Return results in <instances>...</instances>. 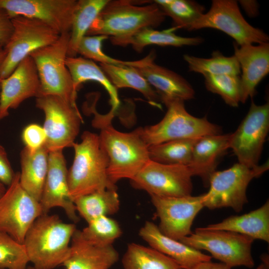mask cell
I'll list each match as a JSON object with an SVG mask.
<instances>
[{
	"instance_id": "obj_1",
	"label": "cell",
	"mask_w": 269,
	"mask_h": 269,
	"mask_svg": "<svg viewBox=\"0 0 269 269\" xmlns=\"http://www.w3.org/2000/svg\"><path fill=\"white\" fill-rule=\"evenodd\" d=\"M99 94L88 95L83 104L86 113L94 115L93 127L100 130V142L109 159L107 174L114 184L123 179H133L150 160L148 146L141 138L137 129L130 133L117 130L112 125L116 112L110 110L106 114L96 109Z\"/></svg>"
},
{
	"instance_id": "obj_2",
	"label": "cell",
	"mask_w": 269,
	"mask_h": 269,
	"mask_svg": "<svg viewBox=\"0 0 269 269\" xmlns=\"http://www.w3.org/2000/svg\"><path fill=\"white\" fill-rule=\"evenodd\" d=\"M75 224L57 215L42 214L28 230L23 242L29 262L35 269H54L68 258Z\"/></svg>"
},
{
	"instance_id": "obj_3",
	"label": "cell",
	"mask_w": 269,
	"mask_h": 269,
	"mask_svg": "<svg viewBox=\"0 0 269 269\" xmlns=\"http://www.w3.org/2000/svg\"><path fill=\"white\" fill-rule=\"evenodd\" d=\"M79 143L74 142V157L68 170L70 194L72 200L96 191L116 190L107 174L109 159L99 134L85 131Z\"/></svg>"
},
{
	"instance_id": "obj_4",
	"label": "cell",
	"mask_w": 269,
	"mask_h": 269,
	"mask_svg": "<svg viewBox=\"0 0 269 269\" xmlns=\"http://www.w3.org/2000/svg\"><path fill=\"white\" fill-rule=\"evenodd\" d=\"M165 16L154 2L139 6L129 0H109L86 35L123 37L145 27H157L164 21Z\"/></svg>"
},
{
	"instance_id": "obj_5",
	"label": "cell",
	"mask_w": 269,
	"mask_h": 269,
	"mask_svg": "<svg viewBox=\"0 0 269 269\" xmlns=\"http://www.w3.org/2000/svg\"><path fill=\"white\" fill-rule=\"evenodd\" d=\"M184 102L175 100L165 104L167 112L159 122L137 128L148 147L171 140L222 134L220 127L209 122L206 117L197 118L190 114Z\"/></svg>"
},
{
	"instance_id": "obj_6",
	"label": "cell",
	"mask_w": 269,
	"mask_h": 269,
	"mask_svg": "<svg viewBox=\"0 0 269 269\" xmlns=\"http://www.w3.org/2000/svg\"><path fill=\"white\" fill-rule=\"evenodd\" d=\"M70 37V32L60 34L55 42L34 50L29 56L37 69L40 96H57L77 105V91L65 63Z\"/></svg>"
},
{
	"instance_id": "obj_7",
	"label": "cell",
	"mask_w": 269,
	"mask_h": 269,
	"mask_svg": "<svg viewBox=\"0 0 269 269\" xmlns=\"http://www.w3.org/2000/svg\"><path fill=\"white\" fill-rule=\"evenodd\" d=\"M269 168V161L251 168L239 162L223 170L215 171L209 180V190L203 194L204 207L209 209L232 208L241 211L248 202L246 191L251 181Z\"/></svg>"
},
{
	"instance_id": "obj_8",
	"label": "cell",
	"mask_w": 269,
	"mask_h": 269,
	"mask_svg": "<svg viewBox=\"0 0 269 269\" xmlns=\"http://www.w3.org/2000/svg\"><path fill=\"white\" fill-rule=\"evenodd\" d=\"M254 241L242 234L206 227L198 228L194 233L179 240L196 250L207 251L231 268L243 266L249 268L255 264L251 253Z\"/></svg>"
},
{
	"instance_id": "obj_9",
	"label": "cell",
	"mask_w": 269,
	"mask_h": 269,
	"mask_svg": "<svg viewBox=\"0 0 269 269\" xmlns=\"http://www.w3.org/2000/svg\"><path fill=\"white\" fill-rule=\"evenodd\" d=\"M35 106L44 114V146L48 151L72 147L83 122L77 105L57 96L42 95L36 98Z\"/></svg>"
},
{
	"instance_id": "obj_10",
	"label": "cell",
	"mask_w": 269,
	"mask_h": 269,
	"mask_svg": "<svg viewBox=\"0 0 269 269\" xmlns=\"http://www.w3.org/2000/svg\"><path fill=\"white\" fill-rule=\"evenodd\" d=\"M14 31L4 48L6 55L0 67V80L8 77L18 64L34 50L55 42L60 34L45 22L17 16L12 18Z\"/></svg>"
},
{
	"instance_id": "obj_11",
	"label": "cell",
	"mask_w": 269,
	"mask_h": 269,
	"mask_svg": "<svg viewBox=\"0 0 269 269\" xmlns=\"http://www.w3.org/2000/svg\"><path fill=\"white\" fill-rule=\"evenodd\" d=\"M211 28L233 38L238 46L269 42L268 35L250 24L233 0H213L209 11L191 24L188 30Z\"/></svg>"
},
{
	"instance_id": "obj_12",
	"label": "cell",
	"mask_w": 269,
	"mask_h": 269,
	"mask_svg": "<svg viewBox=\"0 0 269 269\" xmlns=\"http://www.w3.org/2000/svg\"><path fill=\"white\" fill-rule=\"evenodd\" d=\"M20 172L0 198V231L23 243L34 221L42 214L40 202L25 191L19 183Z\"/></svg>"
},
{
	"instance_id": "obj_13",
	"label": "cell",
	"mask_w": 269,
	"mask_h": 269,
	"mask_svg": "<svg viewBox=\"0 0 269 269\" xmlns=\"http://www.w3.org/2000/svg\"><path fill=\"white\" fill-rule=\"evenodd\" d=\"M193 176L187 165H170L149 160L130 180L132 186L151 196L179 197L191 195Z\"/></svg>"
},
{
	"instance_id": "obj_14",
	"label": "cell",
	"mask_w": 269,
	"mask_h": 269,
	"mask_svg": "<svg viewBox=\"0 0 269 269\" xmlns=\"http://www.w3.org/2000/svg\"><path fill=\"white\" fill-rule=\"evenodd\" d=\"M269 130V102L257 105L252 101L247 115L230 134L229 148L238 162L251 168L259 165Z\"/></svg>"
},
{
	"instance_id": "obj_15",
	"label": "cell",
	"mask_w": 269,
	"mask_h": 269,
	"mask_svg": "<svg viewBox=\"0 0 269 269\" xmlns=\"http://www.w3.org/2000/svg\"><path fill=\"white\" fill-rule=\"evenodd\" d=\"M160 223L158 226L164 235L179 241L190 235L197 214L203 208V194L179 197L151 196Z\"/></svg>"
},
{
	"instance_id": "obj_16",
	"label": "cell",
	"mask_w": 269,
	"mask_h": 269,
	"mask_svg": "<svg viewBox=\"0 0 269 269\" xmlns=\"http://www.w3.org/2000/svg\"><path fill=\"white\" fill-rule=\"evenodd\" d=\"M76 0H0V7L12 18L23 16L40 20L60 34L70 33Z\"/></svg>"
},
{
	"instance_id": "obj_17",
	"label": "cell",
	"mask_w": 269,
	"mask_h": 269,
	"mask_svg": "<svg viewBox=\"0 0 269 269\" xmlns=\"http://www.w3.org/2000/svg\"><path fill=\"white\" fill-rule=\"evenodd\" d=\"M155 57L152 50L141 59L125 61V65L134 68L147 81L164 105L194 98L195 92L191 85L180 75L156 64Z\"/></svg>"
},
{
	"instance_id": "obj_18",
	"label": "cell",
	"mask_w": 269,
	"mask_h": 269,
	"mask_svg": "<svg viewBox=\"0 0 269 269\" xmlns=\"http://www.w3.org/2000/svg\"><path fill=\"white\" fill-rule=\"evenodd\" d=\"M68 170L62 150L49 151L47 176L39 201L42 214L54 207L62 208L74 223L79 221L69 191Z\"/></svg>"
},
{
	"instance_id": "obj_19",
	"label": "cell",
	"mask_w": 269,
	"mask_h": 269,
	"mask_svg": "<svg viewBox=\"0 0 269 269\" xmlns=\"http://www.w3.org/2000/svg\"><path fill=\"white\" fill-rule=\"evenodd\" d=\"M0 120L24 100L40 96V82L36 65L28 56L6 78L0 80Z\"/></svg>"
},
{
	"instance_id": "obj_20",
	"label": "cell",
	"mask_w": 269,
	"mask_h": 269,
	"mask_svg": "<svg viewBox=\"0 0 269 269\" xmlns=\"http://www.w3.org/2000/svg\"><path fill=\"white\" fill-rule=\"evenodd\" d=\"M234 56L242 71L241 101L244 103L256 94V87L269 72V43L238 46L234 44Z\"/></svg>"
},
{
	"instance_id": "obj_21",
	"label": "cell",
	"mask_w": 269,
	"mask_h": 269,
	"mask_svg": "<svg viewBox=\"0 0 269 269\" xmlns=\"http://www.w3.org/2000/svg\"><path fill=\"white\" fill-rule=\"evenodd\" d=\"M138 235L149 247L175 261L180 269H190L201 262L211 260V256L164 235L151 221L144 223Z\"/></svg>"
},
{
	"instance_id": "obj_22",
	"label": "cell",
	"mask_w": 269,
	"mask_h": 269,
	"mask_svg": "<svg viewBox=\"0 0 269 269\" xmlns=\"http://www.w3.org/2000/svg\"><path fill=\"white\" fill-rule=\"evenodd\" d=\"M71 243L69 255L62 265L65 269H110L119 260L113 246H94L84 238L81 230H75Z\"/></svg>"
},
{
	"instance_id": "obj_23",
	"label": "cell",
	"mask_w": 269,
	"mask_h": 269,
	"mask_svg": "<svg viewBox=\"0 0 269 269\" xmlns=\"http://www.w3.org/2000/svg\"><path fill=\"white\" fill-rule=\"evenodd\" d=\"M231 134L209 135L199 138L195 144L189 164L193 176L200 177L205 185L216 171L219 159L229 149Z\"/></svg>"
},
{
	"instance_id": "obj_24",
	"label": "cell",
	"mask_w": 269,
	"mask_h": 269,
	"mask_svg": "<svg viewBox=\"0 0 269 269\" xmlns=\"http://www.w3.org/2000/svg\"><path fill=\"white\" fill-rule=\"evenodd\" d=\"M177 29L173 26L157 30L151 27H145L127 36L110 38V39L114 45L126 46L131 45L134 50L138 53L141 52L145 47L150 45L181 47L198 45L203 42V38L200 37H186L176 35L174 31Z\"/></svg>"
},
{
	"instance_id": "obj_25",
	"label": "cell",
	"mask_w": 269,
	"mask_h": 269,
	"mask_svg": "<svg viewBox=\"0 0 269 269\" xmlns=\"http://www.w3.org/2000/svg\"><path fill=\"white\" fill-rule=\"evenodd\" d=\"M49 151L45 146L31 152L25 147L21 151L19 183L23 189L39 202L48 167Z\"/></svg>"
},
{
	"instance_id": "obj_26",
	"label": "cell",
	"mask_w": 269,
	"mask_h": 269,
	"mask_svg": "<svg viewBox=\"0 0 269 269\" xmlns=\"http://www.w3.org/2000/svg\"><path fill=\"white\" fill-rule=\"evenodd\" d=\"M206 228L232 231L269 243V200L256 210L240 216H231L220 223L209 225Z\"/></svg>"
},
{
	"instance_id": "obj_27",
	"label": "cell",
	"mask_w": 269,
	"mask_h": 269,
	"mask_svg": "<svg viewBox=\"0 0 269 269\" xmlns=\"http://www.w3.org/2000/svg\"><path fill=\"white\" fill-rule=\"evenodd\" d=\"M65 63L76 91L80 85L86 81L97 82L101 84L108 93L111 110L115 112L119 110L120 101L118 89L112 84L100 66L93 60L83 57H67Z\"/></svg>"
},
{
	"instance_id": "obj_28",
	"label": "cell",
	"mask_w": 269,
	"mask_h": 269,
	"mask_svg": "<svg viewBox=\"0 0 269 269\" xmlns=\"http://www.w3.org/2000/svg\"><path fill=\"white\" fill-rule=\"evenodd\" d=\"M112 84L117 89L130 88L139 91L153 106L161 108L160 99L154 89L133 67L126 65L100 64Z\"/></svg>"
},
{
	"instance_id": "obj_29",
	"label": "cell",
	"mask_w": 269,
	"mask_h": 269,
	"mask_svg": "<svg viewBox=\"0 0 269 269\" xmlns=\"http://www.w3.org/2000/svg\"><path fill=\"white\" fill-rule=\"evenodd\" d=\"M109 0H77L73 14L67 56L75 57L82 39Z\"/></svg>"
},
{
	"instance_id": "obj_30",
	"label": "cell",
	"mask_w": 269,
	"mask_h": 269,
	"mask_svg": "<svg viewBox=\"0 0 269 269\" xmlns=\"http://www.w3.org/2000/svg\"><path fill=\"white\" fill-rule=\"evenodd\" d=\"M76 211L87 222L101 216H109L119 210L116 190L106 189L80 196L74 200Z\"/></svg>"
},
{
	"instance_id": "obj_31",
	"label": "cell",
	"mask_w": 269,
	"mask_h": 269,
	"mask_svg": "<svg viewBox=\"0 0 269 269\" xmlns=\"http://www.w3.org/2000/svg\"><path fill=\"white\" fill-rule=\"evenodd\" d=\"M123 269H180L177 263L157 250L134 243L128 245L122 259Z\"/></svg>"
},
{
	"instance_id": "obj_32",
	"label": "cell",
	"mask_w": 269,
	"mask_h": 269,
	"mask_svg": "<svg viewBox=\"0 0 269 269\" xmlns=\"http://www.w3.org/2000/svg\"><path fill=\"white\" fill-rule=\"evenodd\" d=\"M199 138L174 140L151 145L148 147L149 159L162 164L188 166Z\"/></svg>"
},
{
	"instance_id": "obj_33",
	"label": "cell",
	"mask_w": 269,
	"mask_h": 269,
	"mask_svg": "<svg viewBox=\"0 0 269 269\" xmlns=\"http://www.w3.org/2000/svg\"><path fill=\"white\" fill-rule=\"evenodd\" d=\"M190 71L206 75L230 74L239 75L241 69L236 57L226 56L219 51H215L210 58L197 57L188 54L183 56Z\"/></svg>"
},
{
	"instance_id": "obj_34",
	"label": "cell",
	"mask_w": 269,
	"mask_h": 269,
	"mask_svg": "<svg viewBox=\"0 0 269 269\" xmlns=\"http://www.w3.org/2000/svg\"><path fill=\"white\" fill-rule=\"evenodd\" d=\"M165 16L170 17L175 27L187 29L203 14L205 8L199 3L189 0H155L153 1Z\"/></svg>"
},
{
	"instance_id": "obj_35",
	"label": "cell",
	"mask_w": 269,
	"mask_h": 269,
	"mask_svg": "<svg viewBox=\"0 0 269 269\" xmlns=\"http://www.w3.org/2000/svg\"><path fill=\"white\" fill-rule=\"evenodd\" d=\"M81 233L90 244L99 247L113 246L122 234L117 221L109 216H101L88 223Z\"/></svg>"
},
{
	"instance_id": "obj_36",
	"label": "cell",
	"mask_w": 269,
	"mask_h": 269,
	"mask_svg": "<svg viewBox=\"0 0 269 269\" xmlns=\"http://www.w3.org/2000/svg\"><path fill=\"white\" fill-rule=\"evenodd\" d=\"M207 89L219 95L225 103L238 107L241 101V84L239 75L222 74L203 76Z\"/></svg>"
},
{
	"instance_id": "obj_37",
	"label": "cell",
	"mask_w": 269,
	"mask_h": 269,
	"mask_svg": "<svg viewBox=\"0 0 269 269\" xmlns=\"http://www.w3.org/2000/svg\"><path fill=\"white\" fill-rule=\"evenodd\" d=\"M29 262L23 243L0 231V269H26Z\"/></svg>"
},
{
	"instance_id": "obj_38",
	"label": "cell",
	"mask_w": 269,
	"mask_h": 269,
	"mask_svg": "<svg viewBox=\"0 0 269 269\" xmlns=\"http://www.w3.org/2000/svg\"><path fill=\"white\" fill-rule=\"evenodd\" d=\"M108 38L103 35L85 36L79 43L78 54H80L84 58L99 62L100 64L124 65L125 61L110 57L103 51L102 43Z\"/></svg>"
},
{
	"instance_id": "obj_39",
	"label": "cell",
	"mask_w": 269,
	"mask_h": 269,
	"mask_svg": "<svg viewBox=\"0 0 269 269\" xmlns=\"http://www.w3.org/2000/svg\"><path fill=\"white\" fill-rule=\"evenodd\" d=\"M22 139L25 147L33 152L44 146L46 135L43 127L37 124H31L23 130Z\"/></svg>"
},
{
	"instance_id": "obj_40",
	"label": "cell",
	"mask_w": 269,
	"mask_h": 269,
	"mask_svg": "<svg viewBox=\"0 0 269 269\" xmlns=\"http://www.w3.org/2000/svg\"><path fill=\"white\" fill-rule=\"evenodd\" d=\"M13 31L12 18L5 9L0 7V50L7 45Z\"/></svg>"
},
{
	"instance_id": "obj_41",
	"label": "cell",
	"mask_w": 269,
	"mask_h": 269,
	"mask_svg": "<svg viewBox=\"0 0 269 269\" xmlns=\"http://www.w3.org/2000/svg\"><path fill=\"white\" fill-rule=\"evenodd\" d=\"M14 175L7 153L0 144V181L8 186L11 183Z\"/></svg>"
},
{
	"instance_id": "obj_42",
	"label": "cell",
	"mask_w": 269,
	"mask_h": 269,
	"mask_svg": "<svg viewBox=\"0 0 269 269\" xmlns=\"http://www.w3.org/2000/svg\"><path fill=\"white\" fill-rule=\"evenodd\" d=\"M231 268L223 263H216L210 261L201 262L190 269H231Z\"/></svg>"
},
{
	"instance_id": "obj_43",
	"label": "cell",
	"mask_w": 269,
	"mask_h": 269,
	"mask_svg": "<svg viewBox=\"0 0 269 269\" xmlns=\"http://www.w3.org/2000/svg\"><path fill=\"white\" fill-rule=\"evenodd\" d=\"M240 3L246 12L250 16H255L258 13V4L255 0H240Z\"/></svg>"
},
{
	"instance_id": "obj_44",
	"label": "cell",
	"mask_w": 269,
	"mask_h": 269,
	"mask_svg": "<svg viewBox=\"0 0 269 269\" xmlns=\"http://www.w3.org/2000/svg\"><path fill=\"white\" fill-rule=\"evenodd\" d=\"M6 55V52L4 49L0 50V67L4 61Z\"/></svg>"
},
{
	"instance_id": "obj_45",
	"label": "cell",
	"mask_w": 269,
	"mask_h": 269,
	"mask_svg": "<svg viewBox=\"0 0 269 269\" xmlns=\"http://www.w3.org/2000/svg\"><path fill=\"white\" fill-rule=\"evenodd\" d=\"M5 185L0 181V198L4 193L6 191Z\"/></svg>"
},
{
	"instance_id": "obj_46",
	"label": "cell",
	"mask_w": 269,
	"mask_h": 269,
	"mask_svg": "<svg viewBox=\"0 0 269 269\" xmlns=\"http://www.w3.org/2000/svg\"><path fill=\"white\" fill-rule=\"evenodd\" d=\"M268 268L267 264L263 263L256 269H268Z\"/></svg>"
},
{
	"instance_id": "obj_47",
	"label": "cell",
	"mask_w": 269,
	"mask_h": 269,
	"mask_svg": "<svg viewBox=\"0 0 269 269\" xmlns=\"http://www.w3.org/2000/svg\"><path fill=\"white\" fill-rule=\"evenodd\" d=\"M26 269H35L33 267L27 266Z\"/></svg>"
},
{
	"instance_id": "obj_48",
	"label": "cell",
	"mask_w": 269,
	"mask_h": 269,
	"mask_svg": "<svg viewBox=\"0 0 269 269\" xmlns=\"http://www.w3.org/2000/svg\"></svg>"
}]
</instances>
